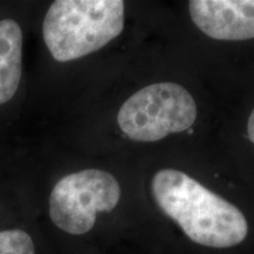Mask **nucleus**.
I'll list each match as a JSON object with an SVG mask.
<instances>
[{"label": "nucleus", "mask_w": 254, "mask_h": 254, "mask_svg": "<svg viewBox=\"0 0 254 254\" xmlns=\"http://www.w3.org/2000/svg\"><path fill=\"white\" fill-rule=\"evenodd\" d=\"M152 193L161 211L199 245L227 249L247 237L243 212L182 171L166 168L155 173Z\"/></svg>", "instance_id": "nucleus-1"}, {"label": "nucleus", "mask_w": 254, "mask_h": 254, "mask_svg": "<svg viewBox=\"0 0 254 254\" xmlns=\"http://www.w3.org/2000/svg\"><path fill=\"white\" fill-rule=\"evenodd\" d=\"M124 25L122 0H58L45 15L43 36L53 58L66 63L103 49Z\"/></svg>", "instance_id": "nucleus-2"}, {"label": "nucleus", "mask_w": 254, "mask_h": 254, "mask_svg": "<svg viewBox=\"0 0 254 254\" xmlns=\"http://www.w3.org/2000/svg\"><path fill=\"white\" fill-rule=\"evenodd\" d=\"M196 104L190 92L174 82H157L129 97L118 113L120 129L132 140L153 142L192 127Z\"/></svg>", "instance_id": "nucleus-3"}, {"label": "nucleus", "mask_w": 254, "mask_h": 254, "mask_svg": "<svg viewBox=\"0 0 254 254\" xmlns=\"http://www.w3.org/2000/svg\"><path fill=\"white\" fill-rule=\"evenodd\" d=\"M120 199L119 183L100 170H84L60 179L50 195L53 224L69 234L90 232L99 212H111Z\"/></svg>", "instance_id": "nucleus-4"}, {"label": "nucleus", "mask_w": 254, "mask_h": 254, "mask_svg": "<svg viewBox=\"0 0 254 254\" xmlns=\"http://www.w3.org/2000/svg\"><path fill=\"white\" fill-rule=\"evenodd\" d=\"M190 13L195 26L217 40L254 38V0H192Z\"/></svg>", "instance_id": "nucleus-5"}, {"label": "nucleus", "mask_w": 254, "mask_h": 254, "mask_svg": "<svg viewBox=\"0 0 254 254\" xmlns=\"http://www.w3.org/2000/svg\"><path fill=\"white\" fill-rule=\"evenodd\" d=\"M23 33L17 21H0V105L17 92L21 79Z\"/></svg>", "instance_id": "nucleus-6"}, {"label": "nucleus", "mask_w": 254, "mask_h": 254, "mask_svg": "<svg viewBox=\"0 0 254 254\" xmlns=\"http://www.w3.org/2000/svg\"><path fill=\"white\" fill-rule=\"evenodd\" d=\"M0 254H36L32 238L21 230L0 232Z\"/></svg>", "instance_id": "nucleus-7"}, {"label": "nucleus", "mask_w": 254, "mask_h": 254, "mask_svg": "<svg viewBox=\"0 0 254 254\" xmlns=\"http://www.w3.org/2000/svg\"><path fill=\"white\" fill-rule=\"evenodd\" d=\"M247 135H249L250 140L254 144V109L249 118V123H247Z\"/></svg>", "instance_id": "nucleus-8"}]
</instances>
